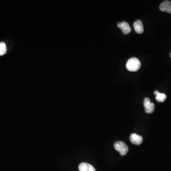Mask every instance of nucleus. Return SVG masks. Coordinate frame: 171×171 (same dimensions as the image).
Masks as SVG:
<instances>
[{
    "label": "nucleus",
    "instance_id": "f257e3e1",
    "mask_svg": "<svg viewBox=\"0 0 171 171\" xmlns=\"http://www.w3.org/2000/svg\"><path fill=\"white\" fill-rule=\"evenodd\" d=\"M141 64L140 60L136 58H132L128 59L126 67L130 71H136L140 68Z\"/></svg>",
    "mask_w": 171,
    "mask_h": 171
},
{
    "label": "nucleus",
    "instance_id": "f03ea898",
    "mask_svg": "<svg viewBox=\"0 0 171 171\" xmlns=\"http://www.w3.org/2000/svg\"><path fill=\"white\" fill-rule=\"evenodd\" d=\"M114 147L121 156H125L128 151V146L122 141H117L114 144Z\"/></svg>",
    "mask_w": 171,
    "mask_h": 171
},
{
    "label": "nucleus",
    "instance_id": "7ed1b4c3",
    "mask_svg": "<svg viewBox=\"0 0 171 171\" xmlns=\"http://www.w3.org/2000/svg\"><path fill=\"white\" fill-rule=\"evenodd\" d=\"M144 106L146 113L151 114L155 110L154 104L151 102L150 99L148 98H146L144 100Z\"/></svg>",
    "mask_w": 171,
    "mask_h": 171
},
{
    "label": "nucleus",
    "instance_id": "20e7f679",
    "mask_svg": "<svg viewBox=\"0 0 171 171\" xmlns=\"http://www.w3.org/2000/svg\"><path fill=\"white\" fill-rule=\"evenodd\" d=\"M117 26L122 30L123 33L125 34H127L129 33L131 31V28L129 26V25L126 22H119L117 23Z\"/></svg>",
    "mask_w": 171,
    "mask_h": 171
},
{
    "label": "nucleus",
    "instance_id": "39448f33",
    "mask_svg": "<svg viewBox=\"0 0 171 171\" xmlns=\"http://www.w3.org/2000/svg\"><path fill=\"white\" fill-rule=\"evenodd\" d=\"M130 140L132 144L134 145H140L142 142V137L137 134L133 133L130 136Z\"/></svg>",
    "mask_w": 171,
    "mask_h": 171
},
{
    "label": "nucleus",
    "instance_id": "423d86ee",
    "mask_svg": "<svg viewBox=\"0 0 171 171\" xmlns=\"http://www.w3.org/2000/svg\"><path fill=\"white\" fill-rule=\"evenodd\" d=\"M159 9L161 11L168 12L171 14V2L169 1H165L160 5Z\"/></svg>",
    "mask_w": 171,
    "mask_h": 171
},
{
    "label": "nucleus",
    "instance_id": "0eeeda50",
    "mask_svg": "<svg viewBox=\"0 0 171 171\" xmlns=\"http://www.w3.org/2000/svg\"><path fill=\"white\" fill-rule=\"evenodd\" d=\"M79 171H96L95 168L93 166L86 163H82L79 166Z\"/></svg>",
    "mask_w": 171,
    "mask_h": 171
},
{
    "label": "nucleus",
    "instance_id": "6e6552de",
    "mask_svg": "<svg viewBox=\"0 0 171 171\" xmlns=\"http://www.w3.org/2000/svg\"><path fill=\"white\" fill-rule=\"evenodd\" d=\"M133 26H134L135 31L136 33L138 34H142L143 33L144 27H143V24L141 21L140 20H137L134 22Z\"/></svg>",
    "mask_w": 171,
    "mask_h": 171
},
{
    "label": "nucleus",
    "instance_id": "1a4fd4ad",
    "mask_svg": "<svg viewBox=\"0 0 171 171\" xmlns=\"http://www.w3.org/2000/svg\"><path fill=\"white\" fill-rule=\"evenodd\" d=\"M156 100L159 102H163L166 99V96L163 93H160L159 92L156 95Z\"/></svg>",
    "mask_w": 171,
    "mask_h": 171
},
{
    "label": "nucleus",
    "instance_id": "9d476101",
    "mask_svg": "<svg viewBox=\"0 0 171 171\" xmlns=\"http://www.w3.org/2000/svg\"><path fill=\"white\" fill-rule=\"evenodd\" d=\"M6 51V46L5 43H0V56H2L5 54Z\"/></svg>",
    "mask_w": 171,
    "mask_h": 171
},
{
    "label": "nucleus",
    "instance_id": "9b49d317",
    "mask_svg": "<svg viewBox=\"0 0 171 171\" xmlns=\"http://www.w3.org/2000/svg\"><path fill=\"white\" fill-rule=\"evenodd\" d=\"M158 91H157V90H156V91H155V92H154V94H155V95H156L157 94V93H158Z\"/></svg>",
    "mask_w": 171,
    "mask_h": 171
},
{
    "label": "nucleus",
    "instance_id": "f8f14e48",
    "mask_svg": "<svg viewBox=\"0 0 171 171\" xmlns=\"http://www.w3.org/2000/svg\"><path fill=\"white\" fill-rule=\"evenodd\" d=\"M170 56H171V55H170Z\"/></svg>",
    "mask_w": 171,
    "mask_h": 171
}]
</instances>
